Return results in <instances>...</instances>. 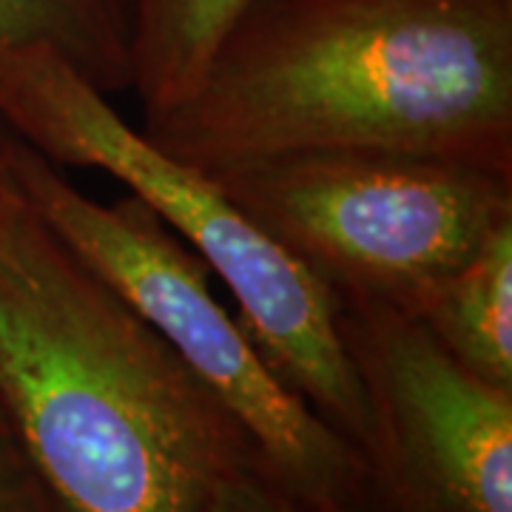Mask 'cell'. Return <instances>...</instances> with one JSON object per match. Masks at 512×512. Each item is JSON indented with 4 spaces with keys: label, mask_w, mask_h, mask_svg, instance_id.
I'll return each instance as SVG.
<instances>
[{
    "label": "cell",
    "mask_w": 512,
    "mask_h": 512,
    "mask_svg": "<svg viewBox=\"0 0 512 512\" xmlns=\"http://www.w3.org/2000/svg\"><path fill=\"white\" fill-rule=\"evenodd\" d=\"M49 52L97 92H131V0H0V63Z\"/></svg>",
    "instance_id": "obj_8"
},
{
    "label": "cell",
    "mask_w": 512,
    "mask_h": 512,
    "mask_svg": "<svg viewBox=\"0 0 512 512\" xmlns=\"http://www.w3.org/2000/svg\"><path fill=\"white\" fill-rule=\"evenodd\" d=\"M0 404L66 512H214L254 464L214 393L6 177Z\"/></svg>",
    "instance_id": "obj_2"
},
{
    "label": "cell",
    "mask_w": 512,
    "mask_h": 512,
    "mask_svg": "<svg viewBox=\"0 0 512 512\" xmlns=\"http://www.w3.org/2000/svg\"><path fill=\"white\" fill-rule=\"evenodd\" d=\"M214 512H316L296 498L282 493L262 473H256L254 464H242L222 481Z\"/></svg>",
    "instance_id": "obj_11"
},
{
    "label": "cell",
    "mask_w": 512,
    "mask_h": 512,
    "mask_svg": "<svg viewBox=\"0 0 512 512\" xmlns=\"http://www.w3.org/2000/svg\"><path fill=\"white\" fill-rule=\"evenodd\" d=\"M3 177L214 393L248 441L256 473L316 512H373L362 453L276 376L214 296L208 265L146 202L94 200L18 137Z\"/></svg>",
    "instance_id": "obj_4"
},
{
    "label": "cell",
    "mask_w": 512,
    "mask_h": 512,
    "mask_svg": "<svg viewBox=\"0 0 512 512\" xmlns=\"http://www.w3.org/2000/svg\"><path fill=\"white\" fill-rule=\"evenodd\" d=\"M339 330L370 413L373 512H512V387L382 302H339Z\"/></svg>",
    "instance_id": "obj_6"
},
{
    "label": "cell",
    "mask_w": 512,
    "mask_h": 512,
    "mask_svg": "<svg viewBox=\"0 0 512 512\" xmlns=\"http://www.w3.org/2000/svg\"><path fill=\"white\" fill-rule=\"evenodd\" d=\"M12 143H15V134L3 126V120H0V180H3V165H6V157H9Z\"/></svg>",
    "instance_id": "obj_12"
},
{
    "label": "cell",
    "mask_w": 512,
    "mask_h": 512,
    "mask_svg": "<svg viewBox=\"0 0 512 512\" xmlns=\"http://www.w3.org/2000/svg\"><path fill=\"white\" fill-rule=\"evenodd\" d=\"M205 174L339 302L407 316L512 222L510 171L456 160L313 151Z\"/></svg>",
    "instance_id": "obj_5"
},
{
    "label": "cell",
    "mask_w": 512,
    "mask_h": 512,
    "mask_svg": "<svg viewBox=\"0 0 512 512\" xmlns=\"http://www.w3.org/2000/svg\"><path fill=\"white\" fill-rule=\"evenodd\" d=\"M140 134L200 171L370 151L512 174V0H256Z\"/></svg>",
    "instance_id": "obj_1"
},
{
    "label": "cell",
    "mask_w": 512,
    "mask_h": 512,
    "mask_svg": "<svg viewBox=\"0 0 512 512\" xmlns=\"http://www.w3.org/2000/svg\"><path fill=\"white\" fill-rule=\"evenodd\" d=\"M256 0H131V92L143 117L177 106Z\"/></svg>",
    "instance_id": "obj_9"
},
{
    "label": "cell",
    "mask_w": 512,
    "mask_h": 512,
    "mask_svg": "<svg viewBox=\"0 0 512 512\" xmlns=\"http://www.w3.org/2000/svg\"><path fill=\"white\" fill-rule=\"evenodd\" d=\"M0 120L55 165L126 185L225 282L237 319L282 382L365 458L370 413L339 330V299L194 165L154 148L69 63L49 52L0 63Z\"/></svg>",
    "instance_id": "obj_3"
},
{
    "label": "cell",
    "mask_w": 512,
    "mask_h": 512,
    "mask_svg": "<svg viewBox=\"0 0 512 512\" xmlns=\"http://www.w3.org/2000/svg\"><path fill=\"white\" fill-rule=\"evenodd\" d=\"M0 512H66L0 404Z\"/></svg>",
    "instance_id": "obj_10"
},
{
    "label": "cell",
    "mask_w": 512,
    "mask_h": 512,
    "mask_svg": "<svg viewBox=\"0 0 512 512\" xmlns=\"http://www.w3.org/2000/svg\"><path fill=\"white\" fill-rule=\"evenodd\" d=\"M413 319L458 365L512 387V222L444 276Z\"/></svg>",
    "instance_id": "obj_7"
}]
</instances>
